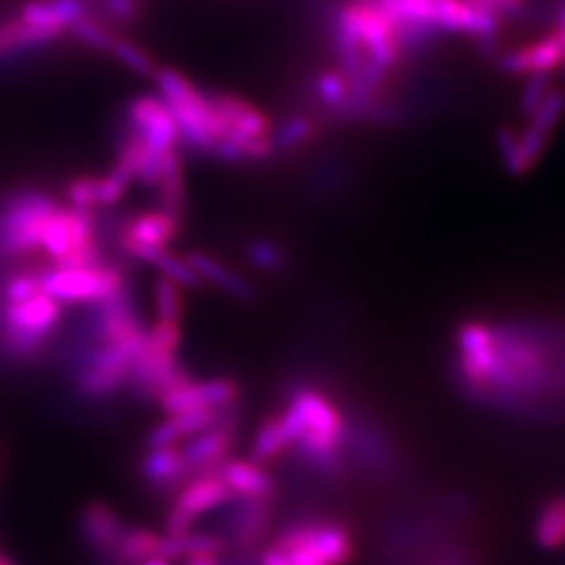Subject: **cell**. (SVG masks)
<instances>
[{
	"label": "cell",
	"instance_id": "5b68a950",
	"mask_svg": "<svg viewBox=\"0 0 565 565\" xmlns=\"http://www.w3.org/2000/svg\"><path fill=\"white\" fill-rule=\"evenodd\" d=\"M60 207L46 191L21 186L0 200V260H21L41 254L44 224Z\"/></svg>",
	"mask_w": 565,
	"mask_h": 565
},
{
	"label": "cell",
	"instance_id": "e0dca14e",
	"mask_svg": "<svg viewBox=\"0 0 565 565\" xmlns=\"http://www.w3.org/2000/svg\"><path fill=\"white\" fill-rule=\"evenodd\" d=\"M141 565H170V562L163 559V557H149V559H145Z\"/></svg>",
	"mask_w": 565,
	"mask_h": 565
},
{
	"label": "cell",
	"instance_id": "2e32d148",
	"mask_svg": "<svg viewBox=\"0 0 565 565\" xmlns=\"http://www.w3.org/2000/svg\"><path fill=\"white\" fill-rule=\"evenodd\" d=\"M221 555H195V557H189L184 559V565H223V562L218 559Z\"/></svg>",
	"mask_w": 565,
	"mask_h": 565
},
{
	"label": "cell",
	"instance_id": "ba28073f",
	"mask_svg": "<svg viewBox=\"0 0 565 565\" xmlns=\"http://www.w3.org/2000/svg\"><path fill=\"white\" fill-rule=\"evenodd\" d=\"M273 518V499L256 501H235V511L228 515L223 534H218L224 545L233 546L242 555L252 553L256 546L263 545L268 525Z\"/></svg>",
	"mask_w": 565,
	"mask_h": 565
},
{
	"label": "cell",
	"instance_id": "9a60e30c",
	"mask_svg": "<svg viewBox=\"0 0 565 565\" xmlns=\"http://www.w3.org/2000/svg\"><path fill=\"white\" fill-rule=\"evenodd\" d=\"M247 258L252 260V264L260 270H281L287 258H285V252H282L279 245H275L273 242H266V239H258V242L249 243L247 247Z\"/></svg>",
	"mask_w": 565,
	"mask_h": 565
},
{
	"label": "cell",
	"instance_id": "9c48e42d",
	"mask_svg": "<svg viewBox=\"0 0 565 565\" xmlns=\"http://www.w3.org/2000/svg\"><path fill=\"white\" fill-rule=\"evenodd\" d=\"M224 486L228 488L233 501H256L273 499L275 482L273 476L264 469V465L252 459H226L214 469Z\"/></svg>",
	"mask_w": 565,
	"mask_h": 565
},
{
	"label": "cell",
	"instance_id": "ac0fdd59",
	"mask_svg": "<svg viewBox=\"0 0 565 565\" xmlns=\"http://www.w3.org/2000/svg\"><path fill=\"white\" fill-rule=\"evenodd\" d=\"M0 565H15V564H13V562H11V559H9V557H7V555H4V553H0Z\"/></svg>",
	"mask_w": 565,
	"mask_h": 565
},
{
	"label": "cell",
	"instance_id": "30bf717a",
	"mask_svg": "<svg viewBox=\"0 0 565 565\" xmlns=\"http://www.w3.org/2000/svg\"><path fill=\"white\" fill-rule=\"evenodd\" d=\"M141 478L160 492H177L193 473L184 463L179 446H158L142 455Z\"/></svg>",
	"mask_w": 565,
	"mask_h": 565
},
{
	"label": "cell",
	"instance_id": "52a82bcc",
	"mask_svg": "<svg viewBox=\"0 0 565 565\" xmlns=\"http://www.w3.org/2000/svg\"><path fill=\"white\" fill-rule=\"evenodd\" d=\"M233 497L216 471H203L189 478L174 492L166 515V534L179 536L195 530L203 515L231 503Z\"/></svg>",
	"mask_w": 565,
	"mask_h": 565
},
{
	"label": "cell",
	"instance_id": "3957f363",
	"mask_svg": "<svg viewBox=\"0 0 565 565\" xmlns=\"http://www.w3.org/2000/svg\"><path fill=\"white\" fill-rule=\"evenodd\" d=\"M289 438L308 467L335 471L345 443V422L340 406L312 385L296 387L277 415Z\"/></svg>",
	"mask_w": 565,
	"mask_h": 565
},
{
	"label": "cell",
	"instance_id": "4fadbf2b",
	"mask_svg": "<svg viewBox=\"0 0 565 565\" xmlns=\"http://www.w3.org/2000/svg\"><path fill=\"white\" fill-rule=\"evenodd\" d=\"M291 450L289 438L282 429L279 417H268L264 419L263 425L258 427L256 436H254V445H252V461L256 463L266 465L275 459L282 457L285 452Z\"/></svg>",
	"mask_w": 565,
	"mask_h": 565
},
{
	"label": "cell",
	"instance_id": "7a4b0ae2",
	"mask_svg": "<svg viewBox=\"0 0 565 565\" xmlns=\"http://www.w3.org/2000/svg\"><path fill=\"white\" fill-rule=\"evenodd\" d=\"M61 321V303L42 289L41 270H15L0 282V354L13 363L39 359Z\"/></svg>",
	"mask_w": 565,
	"mask_h": 565
},
{
	"label": "cell",
	"instance_id": "6da1fadb",
	"mask_svg": "<svg viewBox=\"0 0 565 565\" xmlns=\"http://www.w3.org/2000/svg\"><path fill=\"white\" fill-rule=\"evenodd\" d=\"M455 382L465 398L524 422L565 417V324L507 312L459 323Z\"/></svg>",
	"mask_w": 565,
	"mask_h": 565
},
{
	"label": "cell",
	"instance_id": "8fae6325",
	"mask_svg": "<svg viewBox=\"0 0 565 565\" xmlns=\"http://www.w3.org/2000/svg\"><path fill=\"white\" fill-rule=\"evenodd\" d=\"M81 527L82 536L86 539L88 546L107 562L128 525L124 524L116 515V511H111L109 507L90 503L82 513Z\"/></svg>",
	"mask_w": 565,
	"mask_h": 565
},
{
	"label": "cell",
	"instance_id": "277c9868",
	"mask_svg": "<svg viewBox=\"0 0 565 565\" xmlns=\"http://www.w3.org/2000/svg\"><path fill=\"white\" fill-rule=\"evenodd\" d=\"M356 545L338 520H298L264 546L258 565H348Z\"/></svg>",
	"mask_w": 565,
	"mask_h": 565
},
{
	"label": "cell",
	"instance_id": "5bb4252c",
	"mask_svg": "<svg viewBox=\"0 0 565 565\" xmlns=\"http://www.w3.org/2000/svg\"><path fill=\"white\" fill-rule=\"evenodd\" d=\"M153 302H156V317L162 323L181 324L184 315V298L179 282L160 277L153 289Z\"/></svg>",
	"mask_w": 565,
	"mask_h": 565
},
{
	"label": "cell",
	"instance_id": "7c38bea8",
	"mask_svg": "<svg viewBox=\"0 0 565 565\" xmlns=\"http://www.w3.org/2000/svg\"><path fill=\"white\" fill-rule=\"evenodd\" d=\"M186 263L191 264V268L195 270L200 281L212 282L226 296L237 298V300H252L254 298L252 285L245 281L239 273H235L226 264L216 260L214 256L203 254V252H191L186 256Z\"/></svg>",
	"mask_w": 565,
	"mask_h": 565
},
{
	"label": "cell",
	"instance_id": "8992f818",
	"mask_svg": "<svg viewBox=\"0 0 565 565\" xmlns=\"http://www.w3.org/2000/svg\"><path fill=\"white\" fill-rule=\"evenodd\" d=\"M42 289L60 303H97L116 298L128 282L118 266L99 263L90 266L41 270Z\"/></svg>",
	"mask_w": 565,
	"mask_h": 565
}]
</instances>
